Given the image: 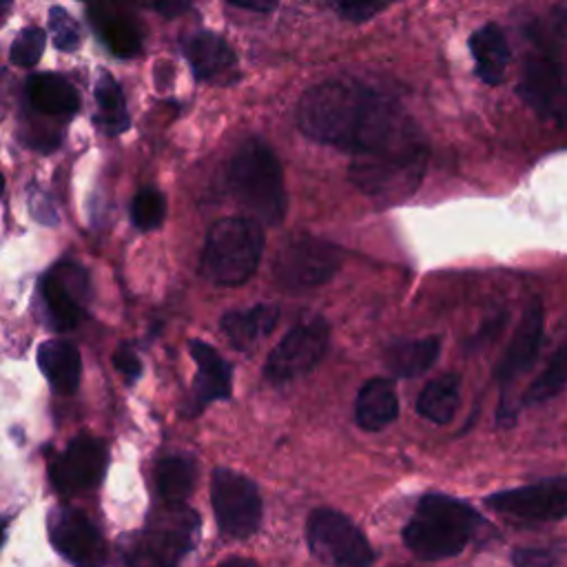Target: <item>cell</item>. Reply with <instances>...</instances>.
<instances>
[{"instance_id": "obj_18", "label": "cell", "mask_w": 567, "mask_h": 567, "mask_svg": "<svg viewBox=\"0 0 567 567\" xmlns=\"http://www.w3.org/2000/svg\"><path fill=\"white\" fill-rule=\"evenodd\" d=\"M399 414V396L394 383L381 377L365 381L357 394L354 416L365 432H379Z\"/></svg>"}, {"instance_id": "obj_38", "label": "cell", "mask_w": 567, "mask_h": 567, "mask_svg": "<svg viewBox=\"0 0 567 567\" xmlns=\"http://www.w3.org/2000/svg\"><path fill=\"white\" fill-rule=\"evenodd\" d=\"M241 9H250V11H272L277 7L279 0H228Z\"/></svg>"}, {"instance_id": "obj_40", "label": "cell", "mask_w": 567, "mask_h": 567, "mask_svg": "<svg viewBox=\"0 0 567 567\" xmlns=\"http://www.w3.org/2000/svg\"><path fill=\"white\" fill-rule=\"evenodd\" d=\"M9 4H11V0H0V13H2V11H7V7H9Z\"/></svg>"}, {"instance_id": "obj_42", "label": "cell", "mask_w": 567, "mask_h": 567, "mask_svg": "<svg viewBox=\"0 0 567 567\" xmlns=\"http://www.w3.org/2000/svg\"><path fill=\"white\" fill-rule=\"evenodd\" d=\"M2 190H4V179H2V175H0V195H2Z\"/></svg>"}, {"instance_id": "obj_22", "label": "cell", "mask_w": 567, "mask_h": 567, "mask_svg": "<svg viewBox=\"0 0 567 567\" xmlns=\"http://www.w3.org/2000/svg\"><path fill=\"white\" fill-rule=\"evenodd\" d=\"M476 75L487 84H498L509 64V47L498 24H485L470 38Z\"/></svg>"}, {"instance_id": "obj_9", "label": "cell", "mask_w": 567, "mask_h": 567, "mask_svg": "<svg viewBox=\"0 0 567 567\" xmlns=\"http://www.w3.org/2000/svg\"><path fill=\"white\" fill-rule=\"evenodd\" d=\"M330 326L319 315L297 321L266 359L264 374L270 383L295 381L319 365L328 350Z\"/></svg>"}, {"instance_id": "obj_26", "label": "cell", "mask_w": 567, "mask_h": 567, "mask_svg": "<svg viewBox=\"0 0 567 567\" xmlns=\"http://www.w3.org/2000/svg\"><path fill=\"white\" fill-rule=\"evenodd\" d=\"M567 385V337L551 352L540 374L529 383L523 394V405H538L556 396Z\"/></svg>"}, {"instance_id": "obj_20", "label": "cell", "mask_w": 567, "mask_h": 567, "mask_svg": "<svg viewBox=\"0 0 567 567\" xmlns=\"http://www.w3.org/2000/svg\"><path fill=\"white\" fill-rule=\"evenodd\" d=\"M38 363L42 374L47 377L51 390L58 394H71L75 392L80 383V372H82V361L80 352L73 343L69 341H44L38 350Z\"/></svg>"}, {"instance_id": "obj_12", "label": "cell", "mask_w": 567, "mask_h": 567, "mask_svg": "<svg viewBox=\"0 0 567 567\" xmlns=\"http://www.w3.org/2000/svg\"><path fill=\"white\" fill-rule=\"evenodd\" d=\"M42 299L58 330H71L84 315L89 299V275L84 268L71 261L53 266L42 279Z\"/></svg>"}, {"instance_id": "obj_15", "label": "cell", "mask_w": 567, "mask_h": 567, "mask_svg": "<svg viewBox=\"0 0 567 567\" xmlns=\"http://www.w3.org/2000/svg\"><path fill=\"white\" fill-rule=\"evenodd\" d=\"M485 503L505 516L520 520H560L567 518V489L556 485H525L501 489L485 498Z\"/></svg>"}, {"instance_id": "obj_28", "label": "cell", "mask_w": 567, "mask_h": 567, "mask_svg": "<svg viewBox=\"0 0 567 567\" xmlns=\"http://www.w3.org/2000/svg\"><path fill=\"white\" fill-rule=\"evenodd\" d=\"M195 465L186 456H168L157 463V489L166 503H184L193 492Z\"/></svg>"}, {"instance_id": "obj_1", "label": "cell", "mask_w": 567, "mask_h": 567, "mask_svg": "<svg viewBox=\"0 0 567 567\" xmlns=\"http://www.w3.org/2000/svg\"><path fill=\"white\" fill-rule=\"evenodd\" d=\"M299 128L352 155H370L425 144L416 124L385 95L348 80L323 82L303 93Z\"/></svg>"}, {"instance_id": "obj_13", "label": "cell", "mask_w": 567, "mask_h": 567, "mask_svg": "<svg viewBox=\"0 0 567 567\" xmlns=\"http://www.w3.org/2000/svg\"><path fill=\"white\" fill-rule=\"evenodd\" d=\"M49 536L53 547L75 567H102L106 560V545L97 527L78 509H58L51 516Z\"/></svg>"}, {"instance_id": "obj_32", "label": "cell", "mask_w": 567, "mask_h": 567, "mask_svg": "<svg viewBox=\"0 0 567 567\" xmlns=\"http://www.w3.org/2000/svg\"><path fill=\"white\" fill-rule=\"evenodd\" d=\"M49 27L53 35V44L60 51H75L80 47V29L78 22L62 9L53 7L49 13Z\"/></svg>"}, {"instance_id": "obj_10", "label": "cell", "mask_w": 567, "mask_h": 567, "mask_svg": "<svg viewBox=\"0 0 567 567\" xmlns=\"http://www.w3.org/2000/svg\"><path fill=\"white\" fill-rule=\"evenodd\" d=\"M210 501L219 529L233 538H248L261 523V496L244 474L217 467L210 478Z\"/></svg>"}, {"instance_id": "obj_36", "label": "cell", "mask_w": 567, "mask_h": 567, "mask_svg": "<svg viewBox=\"0 0 567 567\" xmlns=\"http://www.w3.org/2000/svg\"><path fill=\"white\" fill-rule=\"evenodd\" d=\"M137 2H142L144 7L157 11L166 18H175L190 9V0H137Z\"/></svg>"}, {"instance_id": "obj_14", "label": "cell", "mask_w": 567, "mask_h": 567, "mask_svg": "<svg viewBox=\"0 0 567 567\" xmlns=\"http://www.w3.org/2000/svg\"><path fill=\"white\" fill-rule=\"evenodd\" d=\"M106 467V450L97 439L78 436L51 463V481L62 494H80L93 487Z\"/></svg>"}, {"instance_id": "obj_27", "label": "cell", "mask_w": 567, "mask_h": 567, "mask_svg": "<svg viewBox=\"0 0 567 567\" xmlns=\"http://www.w3.org/2000/svg\"><path fill=\"white\" fill-rule=\"evenodd\" d=\"M95 100H97L95 122H97V126L104 133L117 135V133L128 128V113H126V106H124L122 91H120L117 82L109 73H104L97 80V84H95Z\"/></svg>"}, {"instance_id": "obj_7", "label": "cell", "mask_w": 567, "mask_h": 567, "mask_svg": "<svg viewBox=\"0 0 567 567\" xmlns=\"http://www.w3.org/2000/svg\"><path fill=\"white\" fill-rule=\"evenodd\" d=\"M310 551L330 567H370L374 551L365 534L341 512L319 507L306 523Z\"/></svg>"}, {"instance_id": "obj_3", "label": "cell", "mask_w": 567, "mask_h": 567, "mask_svg": "<svg viewBox=\"0 0 567 567\" xmlns=\"http://www.w3.org/2000/svg\"><path fill=\"white\" fill-rule=\"evenodd\" d=\"M197 532L195 509L184 503H166L148 518L146 527L120 538L117 563L120 567H179L193 549Z\"/></svg>"}, {"instance_id": "obj_6", "label": "cell", "mask_w": 567, "mask_h": 567, "mask_svg": "<svg viewBox=\"0 0 567 567\" xmlns=\"http://www.w3.org/2000/svg\"><path fill=\"white\" fill-rule=\"evenodd\" d=\"M427 162V146H410L370 155H354L350 164L352 184L370 197L403 199L421 182Z\"/></svg>"}, {"instance_id": "obj_31", "label": "cell", "mask_w": 567, "mask_h": 567, "mask_svg": "<svg viewBox=\"0 0 567 567\" xmlns=\"http://www.w3.org/2000/svg\"><path fill=\"white\" fill-rule=\"evenodd\" d=\"M44 31L38 27H27L18 33L11 44V60L18 66H33L44 51Z\"/></svg>"}, {"instance_id": "obj_39", "label": "cell", "mask_w": 567, "mask_h": 567, "mask_svg": "<svg viewBox=\"0 0 567 567\" xmlns=\"http://www.w3.org/2000/svg\"><path fill=\"white\" fill-rule=\"evenodd\" d=\"M217 567H259L255 560H250V558H241V556H233V558H228V560H224V563H219Z\"/></svg>"}, {"instance_id": "obj_35", "label": "cell", "mask_w": 567, "mask_h": 567, "mask_svg": "<svg viewBox=\"0 0 567 567\" xmlns=\"http://www.w3.org/2000/svg\"><path fill=\"white\" fill-rule=\"evenodd\" d=\"M113 361H115V368H117L126 379H135V377L140 374V370H142L140 359H137L135 352H133L131 348H126V346H122V348L115 352Z\"/></svg>"}, {"instance_id": "obj_4", "label": "cell", "mask_w": 567, "mask_h": 567, "mask_svg": "<svg viewBox=\"0 0 567 567\" xmlns=\"http://www.w3.org/2000/svg\"><path fill=\"white\" fill-rule=\"evenodd\" d=\"M230 190L239 204L264 224H279L286 215V188L275 153L259 140H248L230 162Z\"/></svg>"}, {"instance_id": "obj_33", "label": "cell", "mask_w": 567, "mask_h": 567, "mask_svg": "<svg viewBox=\"0 0 567 567\" xmlns=\"http://www.w3.org/2000/svg\"><path fill=\"white\" fill-rule=\"evenodd\" d=\"M390 2L392 0H332V7L341 18L363 22V20H370L381 9H385Z\"/></svg>"}, {"instance_id": "obj_41", "label": "cell", "mask_w": 567, "mask_h": 567, "mask_svg": "<svg viewBox=\"0 0 567 567\" xmlns=\"http://www.w3.org/2000/svg\"><path fill=\"white\" fill-rule=\"evenodd\" d=\"M2 536H4V527H2V520H0V543H2Z\"/></svg>"}, {"instance_id": "obj_23", "label": "cell", "mask_w": 567, "mask_h": 567, "mask_svg": "<svg viewBox=\"0 0 567 567\" xmlns=\"http://www.w3.org/2000/svg\"><path fill=\"white\" fill-rule=\"evenodd\" d=\"M31 104L47 115H71L80 106V95L71 82L60 75L38 73L27 80Z\"/></svg>"}, {"instance_id": "obj_37", "label": "cell", "mask_w": 567, "mask_h": 567, "mask_svg": "<svg viewBox=\"0 0 567 567\" xmlns=\"http://www.w3.org/2000/svg\"><path fill=\"white\" fill-rule=\"evenodd\" d=\"M13 75L7 69H0V120L9 113L13 100Z\"/></svg>"}, {"instance_id": "obj_24", "label": "cell", "mask_w": 567, "mask_h": 567, "mask_svg": "<svg viewBox=\"0 0 567 567\" xmlns=\"http://www.w3.org/2000/svg\"><path fill=\"white\" fill-rule=\"evenodd\" d=\"M461 403V383L456 374H441L432 379L416 399V412L432 423H447L454 419Z\"/></svg>"}, {"instance_id": "obj_25", "label": "cell", "mask_w": 567, "mask_h": 567, "mask_svg": "<svg viewBox=\"0 0 567 567\" xmlns=\"http://www.w3.org/2000/svg\"><path fill=\"white\" fill-rule=\"evenodd\" d=\"M184 51H186V58L190 62L193 73L199 80L213 78V75L221 73L224 69H228L235 62V53L226 44V40H221L219 35H215L210 31H202V33L193 35L186 42Z\"/></svg>"}, {"instance_id": "obj_21", "label": "cell", "mask_w": 567, "mask_h": 567, "mask_svg": "<svg viewBox=\"0 0 567 567\" xmlns=\"http://www.w3.org/2000/svg\"><path fill=\"white\" fill-rule=\"evenodd\" d=\"M441 352L439 337H419V339H401L385 348L383 361L385 368L401 379H412L423 374L434 365Z\"/></svg>"}, {"instance_id": "obj_5", "label": "cell", "mask_w": 567, "mask_h": 567, "mask_svg": "<svg viewBox=\"0 0 567 567\" xmlns=\"http://www.w3.org/2000/svg\"><path fill=\"white\" fill-rule=\"evenodd\" d=\"M264 252V230L252 217H224L206 235L199 270L217 286H239L257 268Z\"/></svg>"}, {"instance_id": "obj_34", "label": "cell", "mask_w": 567, "mask_h": 567, "mask_svg": "<svg viewBox=\"0 0 567 567\" xmlns=\"http://www.w3.org/2000/svg\"><path fill=\"white\" fill-rule=\"evenodd\" d=\"M514 567H554L556 556L540 547H518L512 554Z\"/></svg>"}, {"instance_id": "obj_19", "label": "cell", "mask_w": 567, "mask_h": 567, "mask_svg": "<svg viewBox=\"0 0 567 567\" xmlns=\"http://www.w3.org/2000/svg\"><path fill=\"white\" fill-rule=\"evenodd\" d=\"M190 354L197 363V377H195L197 403L206 405L217 399H228L233 372H230V365L221 359V354L213 346L199 339L190 341Z\"/></svg>"}, {"instance_id": "obj_30", "label": "cell", "mask_w": 567, "mask_h": 567, "mask_svg": "<svg viewBox=\"0 0 567 567\" xmlns=\"http://www.w3.org/2000/svg\"><path fill=\"white\" fill-rule=\"evenodd\" d=\"M166 215V199L159 190L155 188H142L131 206V217L133 224L140 230H153L164 221Z\"/></svg>"}, {"instance_id": "obj_17", "label": "cell", "mask_w": 567, "mask_h": 567, "mask_svg": "<svg viewBox=\"0 0 567 567\" xmlns=\"http://www.w3.org/2000/svg\"><path fill=\"white\" fill-rule=\"evenodd\" d=\"M279 321V308L272 303H257L246 310H230L221 317L224 337L237 348L248 350L268 337Z\"/></svg>"}, {"instance_id": "obj_8", "label": "cell", "mask_w": 567, "mask_h": 567, "mask_svg": "<svg viewBox=\"0 0 567 567\" xmlns=\"http://www.w3.org/2000/svg\"><path fill=\"white\" fill-rule=\"evenodd\" d=\"M341 250L312 235H292L279 250L272 272L286 290L317 288L334 277L341 268Z\"/></svg>"}, {"instance_id": "obj_29", "label": "cell", "mask_w": 567, "mask_h": 567, "mask_svg": "<svg viewBox=\"0 0 567 567\" xmlns=\"http://www.w3.org/2000/svg\"><path fill=\"white\" fill-rule=\"evenodd\" d=\"M97 27L102 31L104 42L109 44V49L120 55V58H131L140 51L142 47V33L135 27L133 20H126L122 16H109L106 18H97Z\"/></svg>"}, {"instance_id": "obj_11", "label": "cell", "mask_w": 567, "mask_h": 567, "mask_svg": "<svg viewBox=\"0 0 567 567\" xmlns=\"http://www.w3.org/2000/svg\"><path fill=\"white\" fill-rule=\"evenodd\" d=\"M518 95L540 120L567 128V71L556 60L529 58L518 82Z\"/></svg>"}, {"instance_id": "obj_2", "label": "cell", "mask_w": 567, "mask_h": 567, "mask_svg": "<svg viewBox=\"0 0 567 567\" xmlns=\"http://www.w3.org/2000/svg\"><path fill=\"white\" fill-rule=\"evenodd\" d=\"M481 525L478 512L463 501L427 494L403 527V543L421 560H443L461 554Z\"/></svg>"}, {"instance_id": "obj_16", "label": "cell", "mask_w": 567, "mask_h": 567, "mask_svg": "<svg viewBox=\"0 0 567 567\" xmlns=\"http://www.w3.org/2000/svg\"><path fill=\"white\" fill-rule=\"evenodd\" d=\"M543 326H545L543 303L540 299H532L529 306L523 310V317L516 323L514 334L507 343V350L496 368V377L503 388L512 385L514 379L527 372L536 361L540 341H543Z\"/></svg>"}]
</instances>
